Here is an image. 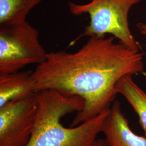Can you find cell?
<instances>
[{
	"label": "cell",
	"mask_w": 146,
	"mask_h": 146,
	"mask_svg": "<svg viewBox=\"0 0 146 146\" xmlns=\"http://www.w3.org/2000/svg\"><path fill=\"white\" fill-rule=\"evenodd\" d=\"M41 0H0V25H11L26 21L30 11Z\"/></svg>",
	"instance_id": "cell-9"
},
{
	"label": "cell",
	"mask_w": 146,
	"mask_h": 146,
	"mask_svg": "<svg viewBox=\"0 0 146 146\" xmlns=\"http://www.w3.org/2000/svg\"><path fill=\"white\" fill-rule=\"evenodd\" d=\"M142 0H92L84 5L69 2L70 13L74 15L88 14L90 22L84 33L78 37H104L110 34L119 42L134 50H140L141 46L131 31L128 14L133 5Z\"/></svg>",
	"instance_id": "cell-3"
},
{
	"label": "cell",
	"mask_w": 146,
	"mask_h": 146,
	"mask_svg": "<svg viewBox=\"0 0 146 146\" xmlns=\"http://www.w3.org/2000/svg\"><path fill=\"white\" fill-rule=\"evenodd\" d=\"M36 93L38 105L36 120L26 146H93L102 133L110 108L78 125L67 128L61 119L82 110L83 99L53 89Z\"/></svg>",
	"instance_id": "cell-2"
},
{
	"label": "cell",
	"mask_w": 146,
	"mask_h": 146,
	"mask_svg": "<svg viewBox=\"0 0 146 146\" xmlns=\"http://www.w3.org/2000/svg\"><path fill=\"white\" fill-rule=\"evenodd\" d=\"M102 133L109 146H146L145 136L139 135L131 130L117 100L110 108Z\"/></svg>",
	"instance_id": "cell-6"
},
{
	"label": "cell",
	"mask_w": 146,
	"mask_h": 146,
	"mask_svg": "<svg viewBox=\"0 0 146 146\" xmlns=\"http://www.w3.org/2000/svg\"><path fill=\"white\" fill-rule=\"evenodd\" d=\"M38 31L27 21L0 25V74L15 73L27 65L44 62L48 53Z\"/></svg>",
	"instance_id": "cell-4"
},
{
	"label": "cell",
	"mask_w": 146,
	"mask_h": 146,
	"mask_svg": "<svg viewBox=\"0 0 146 146\" xmlns=\"http://www.w3.org/2000/svg\"><path fill=\"white\" fill-rule=\"evenodd\" d=\"M36 93L0 107V146H26L38 112Z\"/></svg>",
	"instance_id": "cell-5"
},
{
	"label": "cell",
	"mask_w": 146,
	"mask_h": 146,
	"mask_svg": "<svg viewBox=\"0 0 146 146\" xmlns=\"http://www.w3.org/2000/svg\"><path fill=\"white\" fill-rule=\"evenodd\" d=\"M33 71L27 70L0 74V107L9 102L22 99L35 93Z\"/></svg>",
	"instance_id": "cell-7"
},
{
	"label": "cell",
	"mask_w": 146,
	"mask_h": 146,
	"mask_svg": "<svg viewBox=\"0 0 146 146\" xmlns=\"http://www.w3.org/2000/svg\"><path fill=\"white\" fill-rule=\"evenodd\" d=\"M128 75L120 79L115 87L117 94L125 97L138 116L139 123L146 138V92Z\"/></svg>",
	"instance_id": "cell-8"
},
{
	"label": "cell",
	"mask_w": 146,
	"mask_h": 146,
	"mask_svg": "<svg viewBox=\"0 0 146 146\" xmlns=\"http://www.w3.org/2000/svg\"><path fill=\"white\" fill-rule=\"evenodd\" d=\"M136 26L137 28V29H139V31L141 34L146 36V23L140 22V23H137ZM145 46H146V44ZM145 56H146V53Z\"/></svg>",
	"instance_id": "cell-10"
},
{
	"label": "cell",
	"mask_w": 146,
	"mask_h": 146,
	"mask_svg": "<svg viewBox=\"0 0 146 146\" xmlns=\"http://www.w3.org/2000/svg\"><path fill=\"white\" fill-rule=\"evenodd\" d=\"M115 38L90 37L76 52L48 53L46 60L33 70L35 93L53 89L84 100V108L77 112L70 127L109 110L120 79L144 72L143 54L115 43Z\"/></svg>",
	"instance_id": "cell-1"
},
{
	"label": "cell",
	"mask_w": 146,
	"mask_h": 146,
	"mask_svg": "<svg viewBox=\"0 0 146 146\" xmlns=\"http://www.w3.org/2000/svg\"><path fill=\"white\" fill-rule=\"evenodd\" d=\"M93 146H109L105 139H97Z\"/></svg>",
	"instance_id": "cell-11"
}]
</instances>
